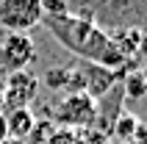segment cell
<instances>
[{
    "instance_id": "cell-1",
    "label": "cell",
    "mask_w": 147,
    "mask_h": 144,
    "mask_svg": "<svg viewBox=\"0 0 147 144\" xmlns=\"http://www.w3.org/2000/svg\"><path fill=\"white\" fill-rule=\"evenodd\" d=\"M42 25H47L53 39L61 47H67L69 53H75L78 58L89 61V64L106 67V69H111L119 78L128 72V67H125L122 56L117 53L111 36L106 31H100L97 25H92L89 20H81V17H72V14H61V17H45Z\"/></svg>"
},
{
    "instance_id": "cell-2",
    "label": "cell",
    "mask_w": 147,
    "mask_h": 144,
    "mask_svg": "<svg viewBox=\"0 0 147 144\" xmlns=\"http://www.w3.org/2000/svg\"><path fill=\"white\" fill-rule=\"evenodd\" d=\"M67 14L89 20L106 33L147 31V0H67Z\"/></svg>"
},
{
    "instance_id": "cell-3",
    "label": "cell",
    "mask_w": 147,
    "mask_h": 144,
    "mask_svg": "<svg viewBox=\"0 0 147 144\" xmlns=\"http://www.w3.org/2000/svg\"><path fill=\"white\" fill-rule=\"evenodd\" d=\"M97 116L100 108L86 92H67L53 108V119L64 130H86L97 122Z\"/></svg>"
},
{
    "instance_id": "cell-4",
    "label": "cell",
    "mask_w": 147,
    "mask_h": 144,
    "mask_svg": "<svg viewBox=\"0 0 147 144\" xmlns=\"http://www.w3.org/2000/svg\"><path fill=\"white\" fill-rule=\"evenodd\" d=\"M42 20V0H0V28L8 33H28Z\"/></svg>"
},
{
    "instance_id": "cell-5",
    "label": "cell",
    "mask_w": 147,
    "mask_h": 144,
    "mask_svg": "<svg viewBox=\"0 0 147 144\" xmlns=\"http://www.w3.org/2000/svg\"><path fill=\"white\" fill-rule=\"evenodd\" d=\"M39 58L36 42L28 33H6L0 42V67L3 72H20V69H31Z\"/></svg>"
},
{
    "instance_id": "cell-6",
    "label": "cell",
    "mask_w": 147,
    "mask_h": 144,
    "mask_svg": "<svg viewBox=\"0 0 147 144\" xmlns=\"http://www.w3.org/2000/svg\"><path fill=\"white\" fill-rule=\"evenodd\" d=\"M39 94V78L31 69H20V72H8L3 78V97L6 105L3 111H14V108H31V103Z\"/></svg>"
},
{
    "instance_id": "cell-7",
    "label": "cell",
    "mask_w": 147,
    "mask_h": 144,
    "mask_svg": "<svg viewBox=\"0 0 147 144\" xmlns=\"http://www.w3.org/2000/svg\"><path fill=\"white\" fill-rule=\"evenodd\" d=\"M108 36H111L117 53L122 56L128 69H133L142 58H147V31L128 28V31H117V33H108Z\"/></svg>"
},
{
    "instance_id": "cell-8",
    "label": "cell",
    "mask_w": 147,
    "mask_h": 144,
    "mask_svg": "<svg viewBox=\"0 0 147 144\" xmlns=\"http://www.w3.org/2000/svg\"><path fill=\"white\" fill-rule=\"evenodd\" d=\"M81 75H83V92L94 103H100L103 97H108L117 89V83H119V75H114L111 69H106L100 64H89V61L81 64Z\"/></svg>"
},
{
    "instance_id": "cell-9",
    "label": "cell",
    "mask_w": 147,
    "mask_h": 144,
    "mask_svg": "<svg viewBox=\"0 0 147 144\" xmlns=\"http://www.w3.org/2000/svg\"><path fill=\"white\" fill-rule=\"evenodd\" d=\"M6 119V136L14 139V141H28V136L33 133L36 128V116H33L31 108H14V111H6L3 114Z\"/></svg>"
},
{
    "instance_id": "cell-10",
    "label": "cell",
    "mask_w": 147,
    "mask_h": 144,
    "mask_svg": "<svg viewBox=\"0 0 147 144\" xmlns=\"http://www.w3.org/2000/svg\"><path fill=\"white\" fill-rule=\"evenodd\" d=\"M50 89H64V92H83V75L81 67H53L47 72Z\"/></svg>"
},
{
    "instance_id": "cell-11",
    "label": "cell",
    "mask_w": 147,
    "mask_h": 144,
    "mask_svg": "<svg viewBox=\"0 0 147 144\" xmlns=\"http://www.w3.org/2000/svg\"><path fill=\"white\" fill-rule=\"evenodd\" d=\"M119 89H122V97L125 100H142L147 94V83L142 78V69H128L119 78Z\"/></svg>"
},
{
    "instance_id": "cell-12",
    "label": "cell",
    "mask_w": 147,
    "mask_h": 144,
    "mask_svg": "<svg viewBox=\"0 0 147 144\" xmlns=\"http://www.w3.org/2000/svg\"><path fill=\"white\" fill-rule=\"evenodd\" d=\"M45 144H89V141H86L83 130H64L61 128V130H53Z\"/></svg>"
},
{
    "instance_id": "cell-13",
    "label": "cell",
    "mask_w": 147,
    "mask_h": 144,
    "mask_svg": "<svg viewBox=\"0 0 147 144\" xmlns=\"http://www.w3.org/2000/svg\"><path fill=\"white\" fill-rule=\"evenodd\" d=\"M136 130H139V119L131 116V114H122L119 119H114V133H117V136L128 139L131 133H136Z\"/></svg>"
},
{
    "instance_id": "cell-14",
    "label": "cell",
    "mask_w": 147,
    "mask_h": 144,
    "mask_svg": "<svg viewBox=\"0 0 147 144\" xmlns=\"http://www.w3.org/2000/svg\"><path fill=\"white\" fill-rule=\"evenodd\" d=\"M42 11L45 17H61L67 14V0H42Z\"/></svg>"
},
{
    "instance_id": "cell-15",
    "label": "cell",
    "mask_w": 147,
    "mask_h": 144,
    "mask_svg": "<svg viewBox=\"0 0 147 144\" xmlns=\"http://www.w3.org/2000/svg\"><path fill=\"white\" fill-rule=\"evenodd\" d=\"M6 119H3V114H0V144H3V141H6Z\"/></svg>"
},
{
    "instance_id": "cell-16",
    "label": "cell",
    "mask_w": 147,
    "mask_h": 144,
    "mask_svg": "<svg viewBox=\"0 0 147 144\" xmlns=\"http://www.w3.org/2000/svg\"><path fill=\"white\" fill-rule=\"evenodd\" d=\"M3 105H6V97H3V83H0V114H3Z\"/></svg>"
},
{
    "instance_id": "cell-17",
    "label": "cell",
    "mask_w": 147,
    "mask_h": 144,
    "mask_svg": "<svg viewBox=\"0 0 147 144\" xmlns=\"http://www.w3.org/2000/svg\"><path fill=\"white\" fill-rule=\"evenodd\" d=\"M142 78H144V83H147V58H144V67H142Z\"/></svg>"
},
{
    "instance_id": "cell-18",
    "label": "cell",
    "mask_w": 147,
    "mask_h": 144,
    "mask_svg": "<svg viewBox=\"0 0 147 144\" xmlns=\"http://www.w3.org/2000/svg\"><path fill=\"white\" fill-rule=\"evenodd\" d=\"M3 78H6V72H3V67H0V83H3Z\"/></svg>"
}]
</instances>
